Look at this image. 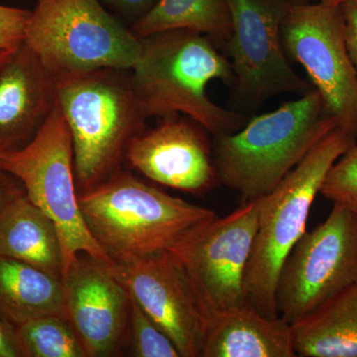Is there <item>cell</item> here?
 <instances>
[{
  "mask_svg": "<svg viewBox=\"0 0 357 357\" xmlns=\"http://www.w3.org/2000/svg\"><path fill=\"white\" fill-rule=\"evenodd\" d=\"M213 40L191 30L157 33L141 39V53L131 69L134 91L147 119L183 114L215 137L239 130L245 116L220 107L206 93L220 79L234 84L231 64Z\"/></svg>",
  "mask_w": 357,
  "mask_h": 357,
  "instance_id": "obj_1",
  "label": "cell"
},
{
  "mask_svg": "<svg viewBox=\"0 0 357 357\" xmlns=\"http://www.w3.org/2000/svg\"><path fill=\"white\" fill-rule=\"evenodd\" d=\"M59 107L72 136L77 191L122 170L129 145L147 117L134 91L131 70L100 69L56 77Z\"/></svg>",
  "mask_w": 357,
  "mask_h": 357,
  "instance_id": "obj_2",
  "label": "cell"
},
{
  "mask_svg": "<svg viewBox=\"0 0 357 357\" xmlns=\"http://www.w3.org/2000/svg\"><path fill=\"white\" fill-rule=\"evenodd\" d=\"M337 122L317 89L273 112L256 115L243 128L215 137L213 163L220 184L243 203L269 194Z\"/></svg>",
  "mask_w": 357,
  "mask_h": 357,
  "instance_id": "obj_3",
  "label": "cell"
},
{
  "mask_svg": "<svg viewBox=\"0 0 357 357\" xmlns=\"http://www.w3.org/2000/svg\"><path fill=\"white\" fill-rule=\"evenodd\" d=\"M79 203L89 232L112 263L163 252L195 225L217 215L123 170L79 192Z\"/></svg>",
  "mask_w": 357,
  "mask_h": 357,
  "instance_id": "obj_4",
  "label": "cell"
},
{
  "mask_svg": "<svg viewBox=\"0 0 357 357\" xmlns=\"http://www.w3.org/2000/svg\"><path fill=\"white\" fill-rule=\"evenodd\" d=\"M357 139L335 128L324 136L260 204L259 220L245 278L246 302L268 318H279L275 292L281 268L307 231L314 199L337 160Z\"/></svg>",
  "mask_w": 357,
  "mask_h": 357,
  "instance_id": "obj_5",
  "label": "cell"
},
{
  "mask_svg": "<svg viewBox=\"0 0 357 357\" xmlns=\"http://www.w3.org/2000/svg\"><path fill=\"white\" fill-rule=\"evenodd\" d=\"M25 43L54 77L107 69L131 70L141 39L100 0H37Z\"/></svg>",
  "mask_w": 357,
  "mask_h": 357,
  "instance_id": "obj_6",
  "label": "cell"
},
{
  "mask_svg": "<svg viewBox=\"0 0 357 357\" xmlns=\"http://www.w3.org/2000/svg\"><path fill=\"white\" fill-rule=\"evenodd\" d=\"M0 168L20 181L30 201L55 223L62 243L64 274L81 253L112 264L84 222L75 175L72 136L58 100L27 145L0 152Z\"/></svg>",
  "mask_w": 357,
  "mask_h": 357,
  "instance_id": "obj_7",
  "label": "cell"
},
{
  "mask_svg": "<svg viewBox=\"0 0 357 357\" xmlns=\"http://www.w3.org/2000/svg\"><path fill=\"white\" fill-rule=\"evenodd\" d=\"M261 198L225 218L204 220L167 250L184 274L204 319L245 304V278Z\"/></svg>",
  "mask_w": 357,
  "mask_h": 357,
  "instance_id": "obj_8",
  "label": "cell"
},
{
  "mask_svg": "<svg viewBox=\"0 0 357 357\" xmlns=\"http://www.w3.org/2000/svg\"><path fill=\"white\" fill-rule=\"evenodd\" d=\"M357 283V215L333 204L323 222L305 232L277 281V314L290 325Z\"/></svg>",
  "mask_w": 357,
  "mask_h": 357,
  "instance_id": "obj_9",
  "label": "cell"
},
{
  "mask_svg": "<svg viewBox=\"0 0 357 357\" xmlns=\"http://www.w3.org/2000/svg\"><path fill=\"white\" fill-rule=\"evenodd\" d=\"M286 53L316 86L338 128L357 139V77L344 35L342 7L292 3L282 23Z\"/></svg>",
  "mask_w": 357,
  "mask_h": 357,
  "instance_id": "obj_10",
  "label": "cell"
},
{
  "mask_svg": "<svg viewBox=\"0 0 357 357\" xmlns=\"http://www.w3.org/2000/svg\"><path fill=\"white\" fill-rule=\"evenodd\" d=\"M231 15L227 52L231 59L237 98L255 107L282 93L310 91L289 64L282 23L289 0H227Z\"/></svg>",
  "mask_w": 357,
  "mask_h": 357,
  "instance_id": "obj_11",
  "label": "cell"
},
{
  "mask_svg": "<svg viewBox=\"0 0 357 357\" xmlns=\"http://www.w3.org/2000/svg\"><path fill=\"white\" fill-rule=\"evenodd\" d=\"M63 312L86 357H112L128 347L131 297L109 263L84 253L65 272Z\"/></svg>",
  "mask_w": 357,
  "mask_h": 357,
  "instance_id": "obj_12",
  "label": "cell"
},
{
  "mask_svg": "<svg viewBox=\"0 0 357 357\" xmlns=\"http://www.w3.org/2000/svg\"><path fill=\"white\" fill-rule=\"evenodd\" d=\"M110 269L142 309L171 338L181 357H202L206 319L168 250Z\"/></svg>",
  "mask_w": 357,
  "mask_h": 357,
  "instance_id": "obj_13",
  "label": "cell"
},
{
  "mask_svg": "<svg viewBox=\"0 0 357 357\" xmlns=\"http://www.w3.org/2000/svg\"><path fill=\"white\" fill-rule=\"evenodd\" d=\"M206 131L189 116L166 117L131 142L126 162L157 184L203 196L220 184Z\"/></svg>",
  "mask_w": 357,
  "mask_h": 357,
  "instance_id": "obj_14",
  "label": "cell"
},
{
  "mask_svg": "<svg viewBox=\"0 0 357 357\" xmlns=\"http://www.w3.org/2000/svg\"><path fill=\"white\" fill-rule=\"evenodd\" d=\"M56 105L55 77L24 42L0 62V152L27 145Z\"/></svg>",
  "mask_w": 357,
  "mask_h": 357,
  "instance_id": "obj_15",
  "label": "cell"
},
{
  "mask_svg": "<svg viewBox=\"0 0 357 357\" xmlns=\"http://www.w3.org/2000/svg\"><path fill=\"white\" fill-rule=\"evenodd\" d=\"M292 325L248 303L206 319L202 357H295Z\"/></svg>",
  "mask_w": 357,
  "mask_h": 357,
  "instance_id": "obj_16",
  "label": "cell"
},
{
  "mask_svg": "<svg viewBox=\"0 0 357 357\" xmlns=\"http://www.w3.org/2000/svg\"><path fill=\"white\" fill-rule=\"evenodd\" d=\"M0 255L62 280L64 255L55 223L23 192L0 215Z\"/></svg>",
  "mask_w": 357,
  "mask_h": 357,
  "instance_id": "obj_17",
  "label": "cell"
},
{
  "mask_svg": "<svg viewBox=\"0 0 357 357\" xmlns=\"http://www.w3.org/2000/svg\"><path fill=\"white\" fill-rule=\"evenodd\" d=\"M300 357H357V283L292 325Z\"/></svg>",
  "mask_w": 357,
  "mask_h": 357,
  "instance_id": "obj_18",
  "label": "cell"
},
{
  "mask_svg": "<svg viewBox=\"0 0 357 357\" xmlns=\"http://www.w3.org/2000/svg\"><path fill=\"white\" fill-rule=\"evenodd\" d=\"M46 314H64L62 280L0 255V319L16 328Z\"/></svg>",
  "mask_w": 357,
  "mask_h": 357,
  "instance_id": "obj_19",
  "label": "cell"
},
{
  "mask_svg": "<svg viewBox=\"0 0 357 357\" xmlns=\"http://www.w3.org/2000/svg\"><path fill=\"white\" fill-rule=\"evenodd\" d=\"M130 30L139 39L157 33L191 30L213 41L227 42L231 33V15L227 0H156Z\"/></svg>",
  "mask_w": 357,
  "mask_h": 357,
  "instance_id": "obj_20",
  "label": "cell"
},
{
  "mask_svg": "<svg viewBox=\"0 0 357 357\" xmlns=\"http://www.w3.org/2000/svg\"><path fill=\"white\" fill-rule=\"evenodd\" d=\"M23 357H86L65 314H46L16 326Z\"/></svg>",
  "mask_w": 357,
  "mask_h": 357,
  "instance_id": "obj_21",
  "label": "cell"
},
{
  "mask_svg": "<svg viewBox=\"0 0 357 357\" xmlns=\"http://www.w3.org/2000/svg\"><path fill=\"white\" fill-rule=\"evenodd\" d=\"M128 347L135 357H181L171 338L132 297Z\"/></svg>",
  "mask_w": 357,
  "mask_h": 357,
  "instance_id": "obj_22",
  "label": "cell"
},
{
  "mask_svg": "<svg viewBox=\"0 0 357 357\" xmlns=\"http://www.w3.org/2000/svg\"><path fill=\"white\" fill-rule=\"evenodd\" d=\"M319 194L357 215V142L333 164Z\"/></svg>",
  "mask_w": 357,
  "mask_h": 357,
  "instance_id": "obj_23",
  "label": "cell"
},
{
  "mask_svg": "<svg viewBox=\"0 0 357 357\" xmlns=\"http://www.w3.org/2000/svg\"><path fill=\"white\" fill-rule=\"evenodd\" d=\"M31 10L0 4V50H14L24 43Z\"/></svg>",
  "mask_w": 357,
  "mask_h": 357,
  "instance_id": "obj_24",
  "label": "cell"
},
{
  "mask_svg": "<svg viewBox=\"0 0 357 357\" xmlns=\"http://www.w3.org/2000/svg\"><path fill=\"white\" fill-rule=\"evenodd\" d=\"M340 7L344 15L347 51L357 77V0H349Z\"/></svg>",
  "mask_w": 357,
  "mask_h": 357,
  "instance_id": "obj_25",
  "label": "cell"
},
{
  "mask_svg": "<svg viewBox=\"0 0 357 357\" xmlns=\"http://www.w3.org/2000/svg\"><path fill=\"white\" fill-rule=\"evenodd\" d=\"M25 192L17 178L0 168V215L7 204Z\"/></svg>",
  "mask_w": 357,
  "mask_h": 357,
  "instance_id": "obj_26",
  "label": "cell"
},
{
  "mask_svg": "<svg viewBox=\"0 0 357 357\" xmlns=\"http://www.w3.org/2000/svg\"><path fill=\"white\" fill-rule=\"evenodd\" d=\"M0 357H23L15 328L0 319Z\"/></svg>",
  "mask_w": 357,
  "mask_h": 357,
  "instance_id": "obj_27",
  "label": "cell"
},
{
  "mask_svg": "<svg viewBox=\"0 0 357 357\" xmlns=\"http://www.w3.org/2000/svg\"><path fill=\"white\" fill-rule=\"evenodd\" d=\"M116 8L117 10L129 15L137 16L136 20L143 15L150 8L156 0H100Z\"/></svg>",
  "mask_w": 357,
  "mask_h": 357,
  "instance_id": "obj_28",
  "label": "cell"
},
{
  "mask_svg": "<svg viewBox=\"0 0 357 357\" xmlns=\"http://www.w3.org/2000/svg\"><path fill=\"white\" fill-rule=\"evenodd\" d=\"M319 2H323V3L330 4V6H342L344 2L349 1V0H318Z\"/></svg>",
  "mask_w": 357,
  "mask_h": 357,
  "instance_id": "obj_29",
  "label": "cell"
},
{
  "mask_svg": "<svg viewBox=\"0 0 357 357\" xmlns=\"http://www.w3.org/2000/svg\"><path fill=\"white\" fill-rule=\"evenodd\" d=\"M13 50H0V62L6 60Z\"/></svg>",
  "mask_w": 357,
  "mask_h": 357,
  "instance_id": "obj_30",
  "label": "cell"
},
{
  "mask_svg": "<svg viewBox=\"0 0 357 357\" xmlns=\"http://www.w3.org/2000/svg\"><path fill=\"white\" fill-rule=\"evenodd\" d=\"M292 3H304V2H309V0H289Z\"/></svg>",
  "mask_w": 357,
  "mask_h": 357,
  "instance_id": "obj_31",
  "label": "cell"
}]
</instances>
